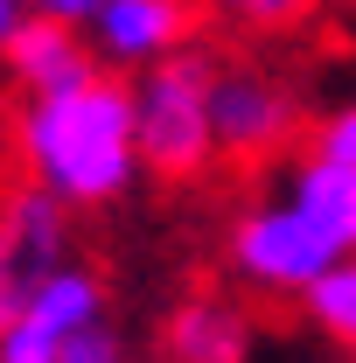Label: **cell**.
Masks as SVG:
<instances>
[{
    "label": "cell",
    "instance_id": "6da1fadb",
    "mask_svg": "<svg viewBox=\"0 0 356 363\" xmlns=\"http://www.w3.org/2000/svg\"><path fill=\"white\" fill-rule=\"evenodd\" d=\"M14 168L56 196L63 210H98L119 203L140 182V147H133V84H119L105 63L49 91H21L14 105Z\"/></svg>",
    "mask_w": 356,
    "mask_h": 363
},
{
    "label": "cell",
    "instance_id": "7a4b0ae2",
    "mask_svg": "<svg viewBox=\"0 0 356 363\" xmlns=\"http://www.w3.org/2000/svg\"><path fill=\"white\" fill-rule=\"evenodd\" d=\"M210 63L203 49H168L154 63H140L133 84V147L140 168H154L161 182H189L217 161L210 147V112H203V91H210Z\"/></svg>",
    "mask_w": 356,
    "mask_h": 363
},
{
    "label": "cell",
    "instance_id": "3957f363",
    "mask_svg": "<svg viewBox=\"0 0 356 363\" xmlns=\"http://www.w3.org/2000/svg\"><path fill=\"white\" fill-rule=\"evenodd\" d=\"M328 259H335V245H328V238H321V230H314L287 196L252 203V210L230 224V266H238V279H245L252 294L294 301V294H301Z\"/></svg>",
    "mask_w": 356,
    "mask_h": 363
},
{
    "label": "cell",
    "instance_id": "277c9868",
    "mask_svg": "<svg viewBox=\"0 0 356 363\" xmlns=\"http://www.w3.org/2000/svg\"><path fill=\"white\" fill-rule=\"evenodd\" d=\"M203 112H210V147L238 168H259L294 140V98L259 63H210Z\"/></svg>",
    "mask_w": 356,
    "mask_h": 363
},
{
    "label": "cell",
    "instance_id": "5b68a950",
    "mask_svg": "<svg viewBox=\"0 0 356 363\" xmlns=\"http://www.w3.org/2000/svg\"><path fill=\"white\" fill-rule=\"evenodd\" d=\"M70 259V210L35 182L0 189V328L21 315V301Z\"/></svg>",
    "mask_w": 356,
    "mask_h": 363
},
{
    "label": "cell",
    "instance_id": "8992f818",
    "mask_svg": "<svg viewBox=\"0 0 356 363\" xmlns=\"http://www.w3.org/2000/svg\"><path fill=\"white\" fill-rule=\"evenodd\" d=\"M91 321H105V279L91 266H63L21 301V315L0 328V363H56L70 350V335H84Z\"/></svg>",
    "mask_w": 356,
    "mask_h": 363
},
{
    "label": "cell",
    "instance_id": "52a82bcc",
    "mask_svg": "<svg viewBox=\"0 0 356 363\" xmlns=\"http://www.w3.org/2000/svg\"><path fill=\"white\" fill-rule=\"evenodd\" d=\"M91 56L98 63H154L196 35V0H98L91 7Z\"/></svg>",
    "mask_w": 356,
    "mask_h": 363
},
{
    "label": "cell",
    "instance_id": "ba28073f",
    "mask_svg": "<svg viewBox=\"0 0 356 363\" xmlns=\"http://www.w3.org/2000/svg\"><path fill=\"white\" fill-rule=\"evenodd\" d=\"M0 56H7V77L21 91H49V84H70V77L98 70L84 28L77 21H56V14H35V7L14 21V35L0 43Z\"/></svg>",
    "mask_w": 356,
    "mask_h": 363
},
{
    "label": "cell",
    "instance_id": "9c48e42d",
    "mask_svg": "<svg viewBox=\"0 0 356 363\" xmlns=\"http://www.w3.org/2000/svg\"><path fill=\"white\" fill-rule=\"evenodd\" d=\"M301 217H308L335 252H356V161H335V154H301L287 168V189H279Z\"/></svg>",
    "mask_w": 356,
    "mask_h": 363
},
{
    "label": "cell",
    "instance_id": "30bf717a",
    "mask_svg": "<svg viewBox=\"0 0 356 363\" xmlns=\"http://www.w3.org/2000/svg\"><path fill=\"white\" fill-rule=\"evenodd\" d=\"M161 350L175 363H238L252 350V321H245V308H230L217 294H196V301H182L168 315Z\"/></svg>",
    "mask_w": 356,
    "mask_h": 363
},
{
    "label": "cell",
    "instance_id": "8fae6325",
    "mask_svg": "<svg viewBox=\"0 0 356 363\" xmlns=\"http://www.w3.org/2000/svg\"><path fill=\"white\" fill-rule=\"evenodd\" d=\"M294 301H301V315H308L328 342L356 350V252H335V259L314 272Z\"/></svg>",
    "mask_w": 356,
    "mask_h": 363
},
{
    "label": "cell",
    "instance_id": "7c38bea8",
    "mask_svg": "<svg viewBox=\"0 0 356 363\" xmlns=\"http://www.w3.org/2000/svg\"><path fill=\"white\" fill-rule=\"evenodd\" d=\"M196 7H217L230 21H259V28H287V21L314 14V0H196Z\"/></svg>",
    "mask_w": 356,
    "mask_h": 363
},
{
    "label": "cell",
    "instance_id": "4fadbf2b",
    "mask_svg": "<svg viewBox=\"0 0 356 363\" xmlns=\"http://www.w3.org/2000/svg\"><path fill=\"white\" fill-rule=\"evenodd\" d=\"M314 154L356 161V98H350V105H335V112H321V126H314Z\"/></svg>",
    "mask_w": 356,
    "mask_h": 363
},
{
    "label": "cell",
    "instance_id": "5bb4252c",
    "mask_svg": "<svg viewBox=\"0 0 356 363\" xmlns=\"http://www.w3.org/2000/svg\"><path fill=\"white\" fill-rule=\"evenodd\" d=\"M28 7H35V14H56V21H77V28H84L98 0H28Z\"/></svg>",
    "mask_w": 356,
    "mask_h": 363
},
{
    "label": "cell",
    "instance_id": "9a60e30c",
    "mask_svg": "<svg viewBox=\"0 0 356 363\" xmlns=\"http://www.w3.org/2000/svg\"><path fill=\"white\" fill-rule=\"evenodd\" d=\"M21 14H28V0H0V43L14 35V21H21Z\"/></svg>",
    "mask_w": 356,
    "mask_h": 363
},
{
    "label": "cell",
    "instance_id": "2e32d148",
    "mask_svg": "<svg viewBox=\"0 0 356 363\" xmlns=\"http://www.w3.org/2000/svg\"><path fill=\"white\" fill-rule=\"evenodd\" d=\"M343 28H350V35H356V0H343Z\"/></svg>",
    "mask_w": 356,
    "mask_h": 363
}]
</instances>
